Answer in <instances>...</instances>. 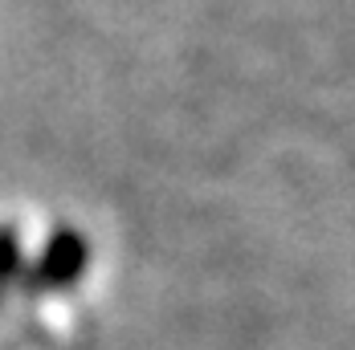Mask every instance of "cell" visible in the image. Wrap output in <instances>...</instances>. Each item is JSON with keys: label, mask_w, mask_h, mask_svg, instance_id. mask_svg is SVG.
Listing matches in <instances>:
<instances>
[{"label": "cell", "mask_w": 355, "mask_h": 350, "mask_svg": "<svg viewBox=\"0 0 355 350\" xmlns=\"http://www.w3.org/2000/svg\"><path fill=\"white\" fill-rule=\"evenodd\" d=\"M94 273V241L73 220L0 212V330L66 338L82 322Z\"/></svg>", "instance_id": "1"}]
</instances>
